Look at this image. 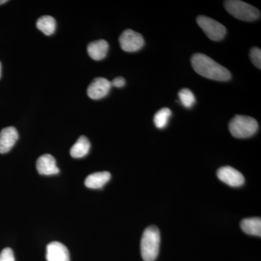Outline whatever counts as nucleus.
Segmentation results:
<instances>
[{"label": "nucleus", "mask_w": 261, "mask_h": 261, "mask_svg": "<svg viewBox=\"0 0 261 261\" xmlns=\"http://www.w3.org/2000/svg\"><path fill=\"white\" fill-rule=\"evenodd\" d=\"M191 63L196 73L206 79L218 82H226L231 80L229 70L205 55L201 53L193 55Z\"/></svg>", "instance_id": "1"}, {"label": "nucleus", "mask_w": 261, "mask_h": 261, "mask_svg": "<svg viewBox=\"0 0 261 261\" xmlns=\"http://www.w3.org/2000/svg\"><path fill=\"white\" fill-rule=\"evenodd\" d=\"M161 234L159 228L149 226L146 228L141 240V254L145 261H154L159 255Z\"/></svg>", "instance_id": "2"}, {"label": "nucleus", "mask_w": 261, "mask_h": 261, "mask_svg": "<svg viewBox=\"0 0 261 261\" xmlns=\"http://www.w3.org/2000/svg\"><path fill=\"white\" fill-rule=\"evenodd\" d=\"M228 128L235 138H248L256 133L258 130V123L252 117L238 115L229 122Z\"/></svg>", "instance_id": "3"}, {"label": "nucleus", "mask_w": 261, "mask_h": 261, "mask_svg": "<svg viewBox=\"0 0 261 261\" xmlns=\"http://www.w3.org/2000/svg\"><path fill=\"white\" fill-rule=\"evenodd\" d=\"M224 7L230 15L243 21H254L260 18V10L243 1L228 0L224 2Z\"/></svg>", "instance_id": "4"}, {"label": "nucleus", "mask_w": 261, "mask_h": 261, "mask_svg": "<svg viewBox=\"0 0 261 261\" xmlns=\"http://www.w3.org/2000/svg\"><path fill=\"white\" fill-rule=\"evenodd\" d=\"M197 23L205 32L207 37L211 40L216 41V42L222 40L227 32L224 25L216 21L214 19L204 16V15H200L197 18Z\"/></svg>", "instance_id": "5"}, {"label": "nucleus", "mask_w": 261, "mask_h": 261, "mask_svg": "<svg viewBox=\"0 0 261 261\" xmlns=\"http://www.w3.org/2000/svg\"><path fill=\"white\" fill-rule=\"evenodd\" d=\"M119 43L123 51L135 53L143 47L145 40L140 34L128 29L122 33L120 36Z\"/></svg>", "instance_id": "6"}, {"label": "nucleus", "mask_w": 261, "mask_h": 261, "mask_svg": "<svg viewBox=\"0 0 261 261\" xmlns=\"http://www.w3.org/2000/svg\"><path fill=\"white\" fill-rule=\"evenodd\" d=\"M218 178L228 186L238 187L245 184V177L240 171L231 166H224L217 171Z\"/></svg>", "instance_id": "7"}, {"label": "nucleus", "mask_w": 261, "mask_h": 261, "mask_svg": "<svg viewBox=\"0 0 261 261\" xmlns=\"http://www.w3.org/2000/svg\"><path fill=\"white\" fill-rule=\"evenodd\" d=\"M111 87L112 84L110 81L102 77H98L94 79L89 86L87 94L91 99H100L108 95Z\"/></svg>", "instance_id": "8"}, {"label": "nucleus", "mask_w": 261, "mask_h": 261, "mask_svg": "<svg viewBox=\"0 0 261 261\" xmlns=\"http://www.w3.org/2000/svg\"><path fill=\"white\" fill-rule=\"evenodd\" d=\"M18 140V130L15 127L3 128L0 132V153L5 154L9 152Z\"/></svg>", "instance_id": "9"}, {"label": "nucleus", "mask_w": 261, "mask_h": 261, "mask_svg": "<svg viewBox=\"0 0 261 261\" xmlns=\"http://www.w3.org/2000/svg\"><path fill=\"white\" fill-rule=\"evenodd\" d=\"M47 261H70L68 248L59 242H51L47 246Z\"/></svg>", "instance_id": "10"}, {"label": "nucleus", "mask_w": 261, "mask_h": 261, "mask_svg": "<svg viewBox=\"0 0 261 261\" xmlns=\"http://www.w3.org/2000/svg\"><path fill=\"white\" fill-rule=\"evenodd\" d=\"M37 169L41 175L51 176L59 173L60 170L57 166L56 159L49 154H44L39 157L37 161Z\"/></svg>", "instance_id": "11"}, {"label": "nucleus", "mask_w": 261, "mask_h": 261, "mask_svg": "<svg viewBox=\"0 0 261 261\" xmlns=\"http://www.w3.org/2000/svg\"><path fill=\"white\" fill-rule=\"evenodd\" d=\"M109 44L106 40H98L89 43L87 47L89 56L94 61H99L107 56Z\"/></svg>", "instance_id": "12"}, {"label": "nucleus", "mask_w": 261, "mask_h": 261, "mask_svg": "<svg viewBox=\"0 0 261 261\" xmlns=\"http://www.w3.org/2000/svg\"><path fill=\"white\" fill-rule=\"evenodd\" d=\"M111 178V173L108 171L94 173L86 178L84 184L85 186L89 189L97 190L102 188L110 181Z\"/></svg>", "instance_id": "13"}, {"label": "nucleus", "mask_w": 261, "mask_h": 261, "mask_svg": "<svg viewBox=\"0 0 261 261\" xmlns=\"http://www.w3.org/2000/svg\"><path fill=\"white\" fill-rule=\"evenodd\" d=\"M90 142L85 136H81L79 140L70 148V155L73 159H82L89 153Z\"/></svg>", "instance_id": "14"}, {"label": "nucleus", "mask_w": 261, "mask_h": 261, "mask_svg": "<svg viewBox=\"0 0 261 261\" xmlns=\"http://www.w3.org/2000/svg\"><path fill=\"white\" fill-rule=\"evenodd\" d=\"M242 229L247 234L261 236V219L260 218H250L244 219L241 222Z\"/></svg>", "instance_id": "15"}, {"label": "nucleus", "mask_w": 261, "mask_h": 261, "mask_svg": "<svg viewBox=\"0 0 261 261\" xmlns=\"http://www.w3.org/2000/svg\"><path fill=\"white\" fill-rule=\"evenodd\" d=\"M37 27L45 35L50 36L54 34L55 31H56V21L53 17L49 16V15H44L37 20Z\"/></svg>", "instance_id": "16"}, {"label": "nucleus", "mask_w": 261, "mask_h": 261, "mask_svg": "<svg viewBox=\"0 0 261 261\" xmlns=\"http://www.w3.org/2000/svg\"><path fill=\"white\" fill-rule=\"evenodd\" d=\"M171 111L168 108H163L155 113L154 116V123L159 128H164L167 126L168 120L171 116Z\"/></svg>", "instance_id": "17"}, {"label": "nucleus", "mask_w": 261, "mask_h": 261, "mask_svg": "<svg viewBox=\"0 0 261 261\" xmlns=\"http://www.w3.org/2000/svg\"><path fill=\"white\" fill-rule=\"evenodd\" d=\"M178 97L181 104L185 108H190L194 106L195 103L196 99L195 95L189 89H182L178 92Z\"/></svg>", "instance_id": "18"}, {"label": "nucleus", "mask_w": 261, "mask_h": 261, "mask_svg": "<svg viewBox=\"0 0 261 261\" xmlns=\"http://www.w3.org/2000/svg\"><path fill=\"white\" fill-rule=\"evenodd\" d=\"M250 60L257 68H261V50L260 48L252 47L250 53Z\"/></svg>", "instance_id": "19"}, {"label": "nucleus", "mask_w": 261, "mask_h": 261, "mask_svg": "<svg viewBox=\"0 0 261 261\" xmlns=\"http://www.w3.org/2000/svg\"><path fill=\"white\" fill-rule=\"evenodd\" d=\"M0 261H15L13 250L9 247L5 248L0 252Z\"/></svg>", "instance_id": "20"}, {"label": "nucleus", "mask_w": 261, "mask_h": 261, "mask_svg": "<svg viewBox=\"0 0 261 261\" xmlns=\"http://www.w3.org/2000/svg\"><path fill=\"white\" fill-rule=\"evenodd\" d=\"M126 84V81H125L124 79L122 78V77H118V78L115 79L114 80L111 82V84L112 86L115 87H118V88H121V87H123V86Z\"/></svg>", "instance_id": "21"}, {"label": "nucleus", "mask_w": 261, "mask_h": 261, "mask_svg": "<svg viewBox=\"0 0 261 261\" xmlns=\"http://www.w3.org/2000/svg\"><path fill=\"white\" fill-rule=\"evenodd\" d=\"M8 3L7 0H0V5L5 4V3Z\"/></svg>", "instance_id": "22"}, {"label": "nucleus", "mask_w": 261, "mask_h": 261, "mask_svg": "<svg viewBox=\"0 0 261 261\" xmlns=\"http://www.w3.org/2000/svg\"><path fill=\"white\" fill-rule=\"evenodd\" d=\"M1 74H2V65H1V63H0V77H1Z\"/></svg>", "instance_id": "23"}]
</instances>
